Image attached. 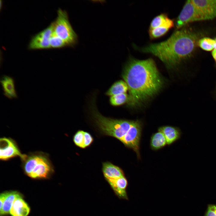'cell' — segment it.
Wrapping results in <instances>:
<instances>
[{
  "label": "cell",
  "mask_w": 216,
  "mask_h": 216,
  "mask_svg": "<svg viewBox=\"0 0 216 216\" xmlns=\"http://www.w3.org/2000/svg\"><path fill=\"white\" fill-rule=\"evenodd\" d=\"M129 94L128 102L136 105L151 98L160 89L163 81L155 63L151 58L130 59L122 74Z\"/></svg>",
  "instance_id": "obj_1"
},
{
  "label": "cell",
  "mask_w": 216,
  "mask_h": 216,
  "mask_svg": "<svg viewBox=\"0 0 216 216\" xmlns=\"http://www.w3.org/2000/svg\"><path fill=\"white\" fill-rule=\"evenodd\" d=\"M198 42V37L196 33L183 28L175 32L166 40L149 44L141 48L140 50L142 52L153 55L167 66L171 67L189 57Z\"/></svg>",
  "instance_id": "obj_2"
},
{
  "label": "cell",
  "mask_w": 216,
  "mask_h": 216,
  "mask_svg": "<svg viewBox=\"0 0 216 216\" xmlns=\"http://www.w3.org/2000/svg\"><path fill=\"white\" fill-rule=\"evenodd\" d=\"M22 161L24 172L32 178H47L54 172L48 155L42 152L29 153Z\"/></svg>",
  "instance_id": "obj_3"
},
{
  "label": "cell",
  "mask_w": 216,
  "mask_h": 216,
  "mask_svg": "<svg viewBox=\"0 0 216 216\" xmlns=\"http://www.w3.org/2000/svg\"><path fill=\"white\" fill-rule=\"evenodd\" d=\"M57 16L52 22L53 33L64 41L68 46H75L78 42V36L69 20L67 12L59 8Z\"/></svg>",
  "instance_id": "obj_4"
},
{
  "label": "cell",
  "mask_w": 216,
  "mask_h": 216,
  "mask_svg": "<svg viewBox=\"0 0 216 216\" xmlns=\"http://www.w3.org/2000/svg\"><path fill=\"white\" fill-rule=\"evenodd\" d=\"M206 20L202 12L192 0L185 2L176 22L177 28H181L188 23Z\"/></svg>",
  "instance_id": "obj_5"
},
{
  "label": "cell",
  "mask_w": 216,
  "mask_h": 216,
  "mask_svg": "<svg viewBox=\"0 0 216 216\" xmlns=\"http://www.w3.org/2000/svg\"><path fill=\"white\" fill-rule=\"evenodd\" d=\"M142 125L138 120L134 121L132 125L121 142L127 148L131 149L140 158V144L141 136Z\"/></svg>",
  "instance_id": "obj_6"
},
{
  "label": "cell",
  "mask_w": 216,
  "mask_h": 216,
  "mask_svg": "<svg viewBox=\"0 0 216 216\" xmlns=\"http://www.w3.org/2000/svg\"><path fill=\"white\" fill-rule=\"evenodd\" d=\"M0 159L2 160L19 157L22 161L27 156V154L21 153L16 142L10 138H1L0 139Z\"/></svg>",
  "instance_id": "obj_7"
},
{
  "label": "cell",
  "mask_w": 216,
  "mask_h": 216,
  "mask_svg": "<svg viewBox=\"0 0 216 216\" xmlns=\"http://www.w3.org/2000/svg\"><path fill=\"white\" fill-rule=\"evenodd\" d=\"M53 33L52 22L46 28L33 36L29 43L28 48L31 50L50 48V40Z\"/></svg>",
  "instance_id": "obj_8"
},
{
  "label": "cell",
  "mask_w": 216,
  "mask_h": 216,
  "mask_svg": "<svg viewBox=\"0 0 216 216\" xmlns=\"http://www.w3.org/2000/svg\"><path fill=\"white\" fill-rule=\"evenodd\" d=\"M206 20L216 18V0H192Z\"/></svg>",
  "instance_id": "obj_9"
},
{
  "label": "cell",
  "mask_w": 216,
  "mask_h": 216,
  "mask_svg": "<svg viewBox=\"0 0 216 216\" xmlns=\"http://www.w3.org/2000/svg\"><path fill=\"white\" fill-rule=\"evenodd\" d=\"M102 171L105 180L108 183L125 176L121 168L109 161L102 163Z\"/></svg>",
  "instance_id": "obj_10"
},
{
  "label": "cell",
  "mask_w": 216,
  "mask_h": 216,
  "mask_svg": "<svg viewBox=\"0 0 216 216\" xmlns=\"http://www.w3.org/2000/svg\"><path fill=\"white\" fill-rule=\"evenodd\" d=\"M1 85L4 95L10 100L17 99L18 95L15 86L14 78L6 75H2L0 78Z\"/></svg>",
  "instance_id": "obj_11"
},
{
  "label": "cell",
  "mask_w": 216,
  "mask_h": 216,
  "mask_svg": "<svg viewBox=\"0 0 216 216\" xmlns=\"http://www.w3.org/2000/svg\"><path fill=\"white\" fill-rule=\"evenodd\" d=\"M109 184L115 194L120 199L128 200L127 192L128 180L125 176L109 183Z\"/></svg>",
  "instance_id": "obj_12"
},
{
  "label": "cell",
  "mask_w": 216,
  "mask_h": 216,
  "mask_svg": "<svg viewBox=\"0 0 216 216\" xmlns=\"http://www.w3.org/2000/svg\"><path fill=\"white\" fill-rule=\"evenodd\" d=\"M30 208L21 196L14 201L10 211L12 216H27Z\"/></svg>",
  "instance_id": "obj_13"
},
{
  "label": "cell",
  "mask_w": 216,
  "mask_h": 216,
  "mask_svg": "<svg viewBox=\"0 0 216 216\" xmlns=\"http://www.w3.org/2000/svg\"><path fill=\"white\" fill-rule=\"evenodd\" d=\"M73 139L76 146L83 149L90 146L94 141L93 138L90 133L82 130L76 132Z\"/></svg>",
  "instance_id": "obj_14"
},
{
  "label": "cell",
  "mask_w": 216,
  "mask_h": 216,
  "mask_svg": "<svg viewBox=\"0 0 216 216\" xmlns=\"http://www.w3.org/2000/svg\"><path fill=\"white\" fill-rule=\"evenodd\" d=\"M158 131H161L164 134L168 145H171L180 139L182 134L178 128L170 126L160 127Z\"/></svg>",
  "instance_id": "obj_15"
},
{
  "label": "cell",
  "mask_w": 216,
  "mask_h": 216,
  "mask_svg": "<svg viewBox=\"0 0 216 216\" xmlns=\"http://www.w3.org/2000/svg\"><path fill=\"white\" fill-rule=\"evenodd\" d=\"M19 193L16 191L6 192V196L2 208L0 210L1 215L8 214L10 211L13 202L18 197L21 196Z\"/></svg>",
  "instance_id": "obj_16"
},
{
  "label": "cell",
  "mask_w": 216,
  "mask_h": 216,
  "mask_svg": "<svg viewBox=\"0 0 216 216\" xmlns=\"http://www.w3.org/2000/svg\"><path fill=\"white\" fill-rule=\"evenodd\" d=\"M167 144L166 138L161 131H158L152 136L150 146L153 150H158L164 147Z\"/></svg>",
  "instance_id": "obj_17"
},
{
  "label": "cell",
  "mask_w": 216,
  "mask_h": 216,
  "mask_svg": "<svg viewBox=\"0 0 216 216\" xmlns=\"http://www.w3.org/2000/svg\"><path fill=\"white\" fill-rule=\"evenodd\" d=\"M166 25L172 28L174 26V22L173 20L169 18L166 14L163 13L154 18L150 23L149 29Z\"/></svg>",
  "instance_id": "obj_18"
},
{
  "label": "cell",
  "mask_w": 216,
  "mask_h": 216,
  "mask_svg": "<svg viewBox=\"0 0 216 216\" xmlns=\"http://www.w3.org/2000/svg\"><path fill=\"white\" fill-rule=\"evenodd\" d=\"M128 90V86L124 81L120 80L115 82L106 92V95L112 96L115 95L126 93Z\"/></svg>",
  "instance_id": "obj_19"
},
{
  "label": "cell",
  "mask_w": 216,
  "mask_h": 216,
  "mask_svg": "<svg viewBox=\"0 0 216 216\" xmlns=\"http://www.w3.org/2000/svg\"><path fill=\"white\" fill-rule=\"evenodd\" d=\"M172 27L168 26H163L153 28L149 29V34L151 38L156 39L164 35Z\"/></svg>",
  "instance_id": "obj_20"
},
{
  "label": "cell",
  "mask_w": 216,
  "mask_h": 216,
  "mask_svg": "<svg viewBox=\"0 0 216 216\" xmlns=\"http://www.w3.org/2000/svg\"><path fill=\"white\" fill-rule=\"evenodd\" d=\"M214 39L204 37L200 39L198 41L197 44L203 50L209 51L214 49Z\"/></svg>",
  "instance_id": "obj_21"
},
{
  "label": "cell",
  "mask_w": 216,
  "mask_h": 216,
  "mask_svg": "<svg viewBox=\"0 0 216 216\" xmlns=\"http://www.w3.org/2000/svg\"><path fill=\"white\" fill-rule=\"evenodd\" d=\"M128 100V95L126 93L119 94L111 96L110 101V104L113 106L122 105Z\"/></svg>",
  "instance_id": "obj_22"
},
{
  "label": "cell",
  "mask_w": 216,
  "mask_h": 216,
  "mask_svg": "<svg viewBox=\"0 0 216 216\" xmlns=\"http://www.w3.org/2000/svg\"><path fill=\"white\" fill-rule=\"evenodd\" d=\"M50 48H61L68 46L62 39L53 33L50 40Z\"/></svg>",
  "instance_id": "obj_23"
},
{
  "label": "cell",
  "mask_w": 216,
  "mask_h": 216,
  "mask_svg": "<svg viewBox=\"0 0 216 216\" xmlns=\"http://www.w3.org/2000/svg\"><path fill=\"white\" fill-rule=\"evenodd\" d=\"M206 216H216V206L210 205L208 208Z\"/></svg>",
  "instance_id": "obj_24"
},
{
  "label": "cell",
  "mask_w": 216,
  "mask_h": 216,
  "mask_svg": "<svg viewBox=\"0 0 216 216\" xmlns=\"http://www.w3.org/2000/svg\"><path fill=\"white\" fill-rule=\"evenodd\" d=\"M6 196V192L2 193L0 196V210L1 209Z\"/></svg>",
  "instance_id": "obj_25"
},
{
  "label": "cell",
  "mask_w": 216,
  "mask_h": 216,
  "mask_svg": "<svg viewBox=\"0 0 216 216\" xmlns=\"http://www.w3.org/2000/svg\"><path fill=\"white\" fill-rule=\"evenodd\" d=\"M212 54L214 59L216 62V49H214L212 51Z\"/></svg>",
  "instance_id": "obj_26"
},
{
  "label": "cell",
  "mask_w": 216,
  "mask_h": 216,
  "mask_svg": "<svg viewBox=\"0 0 216 216\" xmlns=\"http://www.w3.org/2000/svg\"><path fill=\"white\" fill-rule=\"evenodd\" d=\"M215 40V43L214 46V49H216V38L214 39Z\"/></svg>",
  "instance_id": "obj_27"
}]
</instances>
